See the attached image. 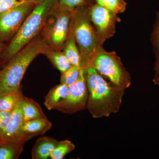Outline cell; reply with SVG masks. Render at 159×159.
Instances as JSON below:
<instances>
[{
    "instance_id": "cell-1",
    "label": "cell",
    "mask_w": 159,
    "mask_h": 159,
    "mask_svg": "<svg viewBox=\"0 0 159 159\" xmlns=\"http://www.w3.org/2000/svg\"><path fill=\"white\" fill-rule=\"evenodd\" d=\"M86 80L88 90L87 109L94 118L109 116L120 109L124 90L107 82L95 68H86Z\"/></svg>"
},
{
    "instance_id": "cell-2",
    "label": "cell",
    "mask_w": 159,
    "mask_h": 159,
    "mask_svg": "<svg viewBox=\"0 0 159 159\" xmlns=\"http://www.w3.org/2000/svg\"><path fill=\"white\" fill-rule=\"evenodd\" d=\"M42 37H35L14 54L0 70V95L21 89V82L30 64L49 49Z\"/></svg>"
},
{
    "instance_id": "cell-3",
    "label": "cell",
    "mask_w": 159,
    "mask_h": 159,
    "mask_svg": "<svg viewBox=\"0 0 159 159\" xmlns=\"http://www.w3.org/2000/svg\"><path fill=\"white\" fill-rule=\"evenodd\" d=\"M58 0H42L35 5L7 46L1 64H6L18 51L41 32L51 11Z\"/></svg>"
},
{
    "instance_id": "cell-4",
    "label": "cell",
    "mask_w": 159,
    "mask_h": 159,
    "mask_svg": "<svg viewBox=\"0 0 159 159\" xmlns=\"http://www.w3.org/2000/svg\"><path fill=\"white\" fill-rule=\"evenodd\" d=\"M90 6L76 8L70 25L80 54V66L84 69L88 66L97 49L100 47L90 19Z\"/></svg>"
},
{
    "instance_id": "cell-5",
    "label": "cell",
    "mask_w": 159,
    "mask_h": 159,
    "mask_svg": "<svg viewBox=\"0 0 159 159\" xmlns=\"http://www.w3.org/2000/svg\"><path fill=\"white\" fill-rule=\"evenodd\" d=\"M89 66L93 67L114 85L125 90L131 84L130 74L115 51H107L100 46Z\"/></svg>"
},
{
    "instance_id": "cell-6",
    "label": "cell",
    "mask_w": 159,
    "mask_h": 159,
    "mask_svg": "<svg viewBox=\"0 0 159 159\" xmlns=\"http://www.w3.org/2000/svg\"><path fill=\"white\" fill-rule=\"evenodd\" d=\"M74 11L62 8L57 3L51 11L41 31L42 37L50 48L62 51Z\"/></svg>"
},
{
    "instance_id": "cell-7",
    "label": "cell",
    "mask_w": 159,
    "mask_h": 159,
    "mask_svg": "<svg viewBox=\"0 0 159 159\" xmlns=\"http://www.w3.org/2000/svg\"><path fill=\"white\" fill-rule=\"evenodd\" d=\"M89 14L96 31L98 44L103 46L107 40L114 36L116 25L121 20L118 14L97 3L89 7Z\"/></svg>"
},
{
    "instance_id": "cell-8",
    "label": "cell",
    "mask_w": 159,
    "mask_h": 159,
    "mask_svg": "<svg viewBox=\"0 0 159 159\" xmlns=\"http://www.w3.org/2000/svg\"><path fill=\"white\" fill-rule=\"evenodd\" d=\"M35 5L24 1L0 14V41L12 39Z\"/></svg>"
},
{
    "instance_id": "cell-9",
    "label": "cell",
    "mask_w": 159,
    "mask_h": 159,
    "mask_svg": "<svg viewBox=\"0 0 159 159\" xmlns=\"http://www.w3.org/2000/svg\"><path fill=\"white\" fill-rule=\"evenodd\" d=\"M88 90L86 80V69L82 68L77 81L69 86L68 93L55 110L65 114H74L87 108Z\"/></svg>"
},
{
    "instance_id": "cell-10",
    "label": "cell",
    "mask_w": 159,
    "mask_h": 159,
    "mask_svg": "<svg viewBox=\"0 0 159 159\" xmlns=\"http://www.w3.org/2000/svg\"><path fill=\"white\" fill-rule=\"evenodd\" d=\"M21 98L11 112V118L3 135V142H27L23 134L25 121L22 111Z\"/></svg>"
},
{
    "instance_id": "cell-11",
    "label": "cell",
    "mask_w": 159,
    "mask_h": 159,
    "mask_svg": "<svg viewBox=\"0 0 159 159\" xmlns=\"http://www.w3.org/2000/svg\"><path fill=\"white\" fill-rule=\"evenodd\" d=\"M52 127L51 122L46 118L25 121L23 126V134L26 141L38 135H41Z\"/></svg>"
},
{
    "instance_id": "cell-12",
    "label": "cell",
    "mask_w": 159,
    "mask_h": 159,
    "mask_svg": "<svg viewBox=\"0 0 159 159\" xmlns=\"http://www.w3.org/2000/svg\"><path fill=\"white\" fill-rule=\"evenodd\" d=\"M59 141L49 137L39 138L34 143L31 152L33 159H48L56 147Z\"/></svg>"
},
{
    "instance_id": "cell-13",
    "label": "cell",
    "mask_w": 159,
    "mask_h": 159,
    "mask_svg": "<svg viewBox=\"0 0 159 159\" xmlns=\"http://www.w3.org/2000/svg\"><path fill=\"white\" fill-rule=\"evenodd\" d=\"M62 51L72 66H77L81 68L80 54L71 26Z\"/></svg>"
},
{
    "instance_id": "cell-14",
    "label": "cell",
    "mask_w": 159,
    "mask_h": 159,
    "mask_svg": "<svg viewBox=\"0 0 159 159\" xmlns=\"http://www.w3.org/2000/svg\"><path fill=\"white\" fill-rule=\"evenodd\" d=\"M69 86L61 83L50 90L45 98L44 104L49 111L55 109L56 107L67 96Z\"/></svg>"
},
{
    "instance_id": "cell-15",
    "label": "cell",
    "mask_w": 159,
    "mask_h": 159,
    "mask_svg": "<svg viewBox=\"0 0 159 159\" xmlns=\"http://www.w3.org/2000/svg\"><path fill=\"white\" fill-rule=\"evenodd\" d=\"M21 108L25 122L47 117L39 103L24 96L21 98Z\"/></svg>"
},
{
    "instance_id": "cell-16",
    "label": "cell",
    "mask_w": 159,
    "mask_h": 159,
    "mask_svg": "<svg viewBox=\"0 0 159 159\" xmlns=\"http://www.w3.org/2000/svg\"><path fill=\"white\" fill-rule=\"evenodd\" d=\"M25 142H0V159H17Z\"/></svg>"
},
{
    "instance_id": "cell-17",
    "label": "cell",
    "mask_w": 159,
    "mask_h": 159,
    "mask_svg": "<svg viewBox=\"0 0 159 159\" xmlns=\"http://www.w3.org/2000/svg\"><path fill=\"white\" fill-rule=\"evenodd\" d=\"M44 54L53 66L61 73L65 72L72 66L63 51L49 48Z\"/></svg>"
},
{
    "instance_id": "cell-18",
    "label": "cell",
    "mask_w": 159,
    "mask_h": 159,
    "mask_svg": "<svg viewBox=\"0 0 159 159\" xmlns=\"http://www.w3.org/2000/svg\"><path fill=\"white\" fill-rule=\"evenodd\" d=\"M23 96L21 89L0 95V111L11 112Z\"/></svg>"
},
{
    "instance_id": "cell-19",
    "label": "cell",
    "mask_w": 159,
    "mask_h": 159,
    "mask_svg": "<svg viewBox=\"0 0 159 159\" xmlns=\"http://www.w3.org/2000/svg\"><path fill=\"white\" fill-rule=\"evenodd\" d=\"M155 21L151 35V43L155 56L154 77L159 75V11L157 12Z\"/></svg>"
},
{
    "instance_id": "cell-20",
    "label": "cell",
    "mask_w": 159,
    "mask_h": 159,
    "mask_svg": "<svg viewBox=\"0 0 159 159\" xmlns=\"http://www.w3.org/2000/svg\"><path fill=\"white\" fill-rule=\"evenodd\" d=\"M75 145L68 139L59 141L58 144L51 153V159H63L68 154L74 150Z\"/></svg>"
},
{
    "instance_id": "cell-21",
    "label": "cell",
    "mask_w": 159,
    "mask_h": 159,
    "mask_svg": "<svg viewBox=\"0 0 159 159\" xmlns=\"http://www.w3.org/2000/svg\"><path fill=\"white\" fill-rule=\"evenodd\" d=\"M96 3L117 14L123 13L126 8L125 0H95Z\"/></svg>"
},
{
    "instance_id": "cell-22",
    "label": "cell",
    "mask_w": 159,
    "mask_h": 159,
    "mask_svg": "<svg viewBox=\"0 0 159 159\" xmlns=\"http://www.w3.org/2000/svg\"><path fill=\"white\" fill-rule=\"evenodd\" d=\"M81 69V68L77 66H71L65 72L61 73V83L68 86L74 84L79 78Z\"/></svg>"
},
{
    "instance_id": "cell-23",
    "label": "cell",
    "mask_w": 159,
    "mask_h": 159,
    "mask_svg": "<svg viewBox=\"0 0 159 159\" xmlns=\"http://www.w3.org/2000/svg\"><path fill=\"white\" fill-rule=\"evenodd\" d=\"M93 0H58L57 4L64 9L74 11L81 6H88L92 5Z\"/></svg>"
},
{
    "instance_id": "cell-24",
    "label": "cell",
    "mask_w": 159,
    "mask_h": 159,
    "mask_svg": "<svg viewBox=\"0 0 159 159\" xmlns=\"http://www.w3.org/2000/svg\"><path fill=\"white\" fill-rule=\"evenodd\" d=\"M11 112L0 111V141L2 142V138L7 125L11 118Z\"/></svg>"
},
{
    "instance_id": "cell-25",
    "label": "cell",
    "mask_w": 159,
    "mask_h": 159,
    "mask_svg": "<svg viewBox=\"0 0 159 159\" xmlns=\"http://www.w3.org/2000/svg\"><path fill=\"white\" fill-rule=\"evenodd\" d=\"M22 2H19L17 0H4L2 3H0V14L19 5Z\"/></svg>"
},
{
    "instance_id": "cell-26",
    "label": "cell",
    "mask_w": 159,
    "mask_h": 159,
    "mask_svg": "<svg viewBox=\"0 0 159 159\" xmlns=\"http://www.w3.org/2000/svg\"><path fill=\"white\" fill-rule=\"evenodd\" d=\"M7 46L3 42L0 41V64H1L2 57L3 54L6 51Z\"/></svg>"
},
{
    "instance_id": "cell-27",
    "label": "cell",
    "mask_w": 159,
    "mask_h": 159,
    "mask_svg": "<svg viewBox=\"0 0 159 159\" xmlns=\"http://www.w3.org/2000/svg\"><path fill=\"white\" fill-rule=\"evenodd\" d=\"M41 1L42 0H24L25 2H30L34 3L35 4Z\"/></svg>"
},
{
    "instance_id": "cell-28",
    "label": "cell",
    "mask_w": 159,
    "mask_h": 159,
    "mask_svg": "<svg viewBox=\"0 0 159 159\" xmlns=\"http://www.w3.org/2000/svg\"><path fill=\"white\" fill-rule=\"evenodd\" d=\"M19 2H24V0H17Z\"/></svg>"
},
{
    "instance_id": "cell-29",
    "label": "cell",
    "mask_w": 159,
    "mask_h": 159,
    "mask_svg": "<svg viewBox=\"0 0 159 159\" xmlns=\"http://www.w3.org/2000/svg\"><path fill=\"white\" fill-rule=\"evenodd\" d=\"M4 0H0V3H2Z\"/></svg>"
},
{
    "instance_id": "cell-30",
    "label": "cell",
    "mask_w": 159,
    "mask_h": 159,
    "mask_svg": "<svg viewBox=\"0 0 159 159\" xmlns=\"http://www.w3.org/2000/svg\"><path fill=\"white\" fill-rule=\"evenodd\" d=\"M0 142H1V141H0Z\"/></svg>"
}]
</instances>
